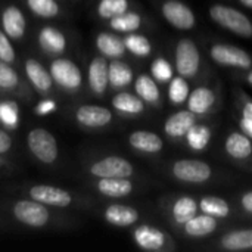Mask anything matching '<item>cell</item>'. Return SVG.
Here are the masks:
<instances>
[{"mask_svg":"<svg viewBox=\"0 0 252 252\" xmlns=\"http://www.w3.org/2000/svg\"><path fill=\"white\" fill-rule=\"evenodd\" d=\"M1 25H3V31L9 38L19 40L25 34L27 22L21 9L18 6L10 4L1 13Z\"/></svg>","mask_w":252,"mask_h":252,"instance_id":"obj_12","label":"cell"},{"mask_svg":"<svg viewBox=\"0 0 252 252\" xmlns=\"http://www.w3.org/2000/svg\"><path fill=\"white\" fill-rule=\"evenodd\" d=\"M226 152L236 159H245L252 154V143L248 136L242 133H232L226 139Z\"/></svg>","mask_w":252,"mask_h":252,"instance_id":"obj_23","label":"cell"},{"mask_svg":"<svg viewBox=\"0 0 252 252\" xmlns=\"http://www.w3.org/2000/svg\"><path fill=\"white\" fill-rule=\"evenodd\" d=\"M241 127L245 134L252 137V102H247L242 111V120H241Z\"/></svg>","mask_w":252,"mask_h":252,"instance_id":"obj_41","label":"cell"},{"mask_svg":"<svg viewBox=\"0 0 252 252\" xmlns=\"http://www.w3.org/2000/svg\"><path fill=\"white\" fill-rule=\"evenodd\" d=\"M90 173L99 179L126 177L133 174V165L121 157H106L90 167Z\"/></svg>","mask_w":252,"mask_h":252,"instance_id":"obj_8","label":"cell"},{"mask_svg":"<svg viewBox=\"0 0 252 252\" xmlns=\"http://www.w3.org/2000/svg\"><path fill=\"white\" fill-rule=\"evenodd\" d=\"M30 10L40 18H53L59 13L56 0H27Z\"/></svg>","mask_w":252,"mask_h":252,"instance_id":"obj_36","label":"cell"},{"mask_svg":"<svg viewBox=\"0 0 252 252\" xmlns=\"http://www.w3.org/2000/svg\"><path fill=\"white\" fill-rule=\"evenodd\" d=\"M211 18L221 25L226 30H230L232 32L241 35V37H252V24L251 21L239 10L223 6V4H214L210 7Z\"/></svg>","mask_w":252,"mask_h":252,"instance_id":"obj_1","label":"cell"},{"mask_svg":"<svg viewBox=\"0 0 252 252\" xmlns=\"http://www.w3.org/2000/svg\"><path fill=\"white\" fill-rule=\"evenodd\" d=\"M28 148L31 154L44 164H52L58 158V143L55 136L44 128H34L28 133Z\"/></svg>","mask_w":252,"mask_h":252,"instance_id":"obj_2","label":"cell"},{"mask_svg":"<svg viewBox=\"0 0 252 252\" xmlns=\"http://www.w3.org/2000/svg\"><path fill=\"white\" fill-rule=\"evenodd\" d=\"M241 3L247 7H251L252 9V0H241Z\"/></svg>","mask_w":252,"mask_h":252,"instance_id":"obj_45","label":"cell"},{"mask_svg":"<svg viewBox=\"0 0 252 252\" xmlns=\"http://www.w3.org/2000/svg\"><path fill=\"white\" fill-rule=\"evenodd\" d=\"M211 58L224 66H236L242 69L252 66L251 56L245 50L230 44H214L211 47Z\"/></svg>","mask_w":252,"mask_h":252,"instance_id":"obj_7","label":"cell"},{"mask_svg":"<svg viewBox=\"0 0 252 252\" xmlns=\"http://www.w3.org/2000/svg\"><path fill=\"white\" fill-rule=\"evenodd\" d=\"M25 72L28 80L31 81V84L40 90V92H47L52 89L53 80L50 72H47V69L35 59H28L25 63Z\"/></svg>","mask_w":252,"mask_h":252,"instance_id":"obj_19","label":"cell"},{"mask_svg":"<svg viewBox=\"0 0 252 252\" xmlns=\"http://www.w3.org/2000/svg\"><path fill=\"white\" fill-rule=\"evenodd\" d=\"M128 0H100L97 4V13L103 19H111L117 15L127 12Z\"/></svg>","mask_w":252,"mask_h":252,"instance_id":"obj_33","label":"cell"},{"mask_svg":"<svg viewBox=\"0 0 252 252\" xmlns=\"http://www.w3.org/2000/svg\"><path fill=\"white\" fill-rule=\"evenodd\" d=\"M195 123L196 118L192 111H179L165 121L164 130L171 137H183Z\"/></svg>","mask_w":252,"mask_h":252,"instance_id":"obj_17","label":"cell"},{"mask_svg":"<svg viewBox=\"0 0 252 252\" xmlns=\"http://www.w3.org/2000/svg\"><path fill=\"white\" fill-rule=\"evenodd\" d=\"M248 81H250V83H251V84H252V71H251V74L248 75Z\"/></svg>","mask_w":252,"mask_h":252,"instance_id":"obj_46","label":"cell"},{"mask_svg":"<svg viewBox=\"0 0 252 252\" xmlns=\"http://www.w3.org/2000/svg\"><path fill=\"white\" fill-rule=\"evenodd\" d=\"M133 238L136 244L146 251H159L165 244L164 233L152 226H140L134 230Z\"/></svg>","mask_w":252,"mask_h":252,"instance_id":"obj_13","label":"cell"},{"mask_svg":"<svg viewBox=\"0 0 252 252\" xmlns=\"http://www.w3.org/2000/svg\"><path fill=\"white\" fill-rule=\"evenodd\" d=\"M176 179L186 183H204L211 177V167L196 159H182L173 165Z\"/></svg>","mask_w":252,"mask_h":252,"instance_id":"obj_6","label":"cell"},{"mask_svg":"<svg viewBox=\"0 0 252 252\" xmlns=\"http://www.w3.org/2000/svg\"><path fill=\"white\" fill-rule=\"evenodd\" d=\"M186 139L189 146L193 151H202L211 139V130L207 126H201V124H193L189 131L186 133Z\"/></svg>","mask_w":252,"mask_h":252,"instance_id":"obj_31","label":"cell"},{"mask_svg":"<svg viewBox=\"0 0 252 252\" xmlns=\"http://www.w3.org/2000/svg\"><path fill=\"white\" fill-rule=\"evenodd\" d=\"M0 61L6 63H12L15 61V49L6 32L1 30H0Z\"/></svg>","mask_w":252,"mask_h":252,"instance_id":"obj_40","label":"cell"},{"mask_svg":"<svg viewBox=\"0 0 252 252\" xmlns=\"http://www.w3.org/2000/svg\"><path fill=\"white\" fill-rule=\"evenodd\" d=\"M96 47L102 55L109 58H120L126 53L124 40L111 32H100L96 37Z\"/></svg>","mask_w":252,"mask_h":252,"instance_id":"obj_22","label":"cell"},{"mask_svg":"<svg viewBox=\"0 0 252 252\" xmlns=\"http://www.w3.org/2000/svg\"><path fill=\"white\" fill-rule=\"evenodd\" d=\"M10 146H12V139H10V136H9L6 131L0 130V154L7 152V151L10 149Z\"/></svg>","mask_w":252,"mask_h":252,"instance_id":"obj_43","label":"cell"},{"mask_svg":"<svg viewBox=\"0 0 252 252\" xmlns=\"http://www.w3.org/2000/svg\"><path fill=\"white\" fill-rule=\"evenodd\" d=\"M124 46L136 56H148L152 50L151 41L140 34H130L124 38Z\"/></svg>","mask_w":252,"mask_h":252,"instance_id":"obj_35","label":"cell"},{"mask_svg":"<svg viewBox=\"0 0 252 252\" xmlns=\"http://www.w3.org/2000/svg\"><path fill=\"white\" fill-rule=\"evenodd\" d=\"M50 75L55 83L68 90H75L83 83V75L80 68L69 59H55L50 63Z\"/></svg>","mask_w":252,"mask_h":252,"instance_id":"obj_4","label":"cell"},{"mask_svg":"<svg viewBox=\"0 0 252 252\" xmlns=\"http://www.w3.org/2000/svg\"><path fill=\"white\" fill-rule=\"evenodd\" d=\"M196 211L198 204L190 196H182L173 205V217L179 224H185L186 221H189L192 217L196 216Z\"/></svg>","mask_w":252,"mask_h":252,"instance_id":"obj_28","label":"cell"},{"mask_svg":"<svg viewBox=\"0 0 252 252\" xmlns=\"http://www.w3.org/2000/svg\"><path fill=\"white\" fill-rule=\"evenodd\" d=\"M18 106L13 102H1L0 103V120L7 127L18 126Z\"/></svg>","mask_w":252,"mask_h":252,"instance_id":"obj_38","label":"cell"},{"mask_svg":"<svg viewBox=\"0 0 252 252\" xmlns=\"http://www.w3.org/2000/svg\"><path fill=\"white\" fill-rule=\"evenodd\" d=\"M112 106L124 114H140L145 109L143 100L131 93L123 92L118 93L117 96H114L112 99Z\"/></svg>","mask_w":252,"mask_h":252,"instance_id":"obj_27","label":"cell"},{"mask_svg":"<svg viewBox=\"0 0 252 252\" xmlns=\"http://www.w3.org/2000/svg\"><path fill=\"white\" fill-rule=\"evenodd\" d=\"M164 18L179 30H190L195 25V15L185 3L179 0H167L162 4Z\"/></svg>","mask_w":252,"mask_h":252,"instance_id":"obj_9","label":"cell"},{"mask_svg":"<svg viewBox=\"0 0 252 252\" xmlns=\"http://www.w3.org/2000/svg\"><path fill=\"white\" fill-rule=\"evenodd\" d=\"M19 83V77L16 71L9 66L6 62L0 61V87L3 89H13Z\"/></svg>","mask_w":252,"mask_h":252,"instance_id":"obj_39","label":"cell"},{"mask_svg":"<svg viewBox=\"0 0 252 252\" xmlns=\"http://www.w3.org/2000/svg\"><path fill=\"white\" fill-rule=\"evenodd\" d=\"M30 196L34 201H38L44 205H50V207H59V208H65L72 202V198L69 195V192L59 189V188H53V186H46V185H38L30 189Z\"/></svg>","mask_w":252,"mask_h":252,"instance_id":"obj_10","label":"cell"},{"mask_svg":"<svg viewBox=\"0 0 252 252\" xmlns=\"http://www.w3.org/2000/svg\"><path fill=\"white\" fill-rule=\"evenodd\" d=\"M128 143L134 149H137L140 152H145V154H157L164 146L162 139L157 133L146 131V130L133 131L130 134V137H128Z\"/></svg>","mask_w":252,"mask_h":252,"instance_id":"obj_15","label":"cell"},{"mask_svg":"<svg viewBox=\"0 0 252 252\" xmlns=\"http://www.w3.org/2000/svg\"><path fill=\"white\" fill-rule=\"evenodd\" d=\"M13 216L18 221L31 226V227H41L49 221V211L44 204L38 201H18L13 207Z\"/></svg>","mask_w":252,"mask_h":252,"instance_id":"obj_5","label":"cell"},{"mask_svg":"<svg viewBox=\"0 0 252 252\" xmlns=\"http://www.w3.org/2000/svg\"><path fill=\"white\" fill-rule=\"evenodd\" d=\"M105 220L109 224L120 226V227H127L134 224L139 220V213L133 207L128 205H121V204H114L109 205L105 210Z\"/></svg>","mask_w":252,"mask_h":252,"instance_id":"obj_16","label":"cell"},{"mask_svg":"<svg viewBox=\"0 0 252 252\" xmlns=\"http://www.w3.org/2000/svg\"><path fill=\"white\" fill-rule=\"evenodd\" d=\"M201 63V56L196 44L190 38H183L176 47V68L185 78L193 77Z\"/></svg>","mask_w":252,"mask_h":252,"instance_id":"obj_3","label":"cell"},{"mask_svg":"<svg viewBox=\"0 0 252 252\" xmlns=\"http://www.w3.org/2000/svg\"><path fill=\"white\" fill-rule=\"evenodd\" d=\"M97 190L109 198H123L131 193L133 185L126 177H114V179H100L97 183Z\"/></svg>","mask_w":252,"mask_h":252,"instance_id":"obj_20","label":"cell"},{"mask_svg":"<svg viewBox=\"0 0 252 252\" xmlns=\"http://www.w3.org/2000/svg\"><path fill=\"white\" fill-rule=\"evenodd\" d=\"M152 75L158 80V81H170L173 78V66L170 65V62L164 58H158L152 62L151 66Z\"/></svg>","mask_w":252,"mask_h":252,"instance_id":"obj_37","label":"cell"},{"mask_svg":"<svg viewBox=\"0 0 252 252\" xmlns=\"http://www.w3.org/2000/svg\"><path fill=\"white\" fill-rule=\"evenodd\" d=\"M199 207L204 211V214H208V216H213V217H219V219H226L230 214L229 204L224 199L217 198V196L202 198Z\"/></svg>","mask_w":252,"mask_h":252,"instance_id":"obj_32","label":"cell"},{"mask_svg":"<svg viewBox=\"0 0 252 252\" xmlns=\"http://www.w3.org/2000/svg\"><path fill=\"white\" fill-rule=\"evenodd\" d=\"M38 44L46 53L59 55L66 49V38L55 27H43L38 34Z\"/></svg>","mask_w":252,"mask_h":252,"instance_id":"obj_18","label":"cell"},{"mask_svg":"<svg viewBox=\"0 0 252 252\" xmlns=\"http://www.w3.org/2000/svg\"><path fill=\"white\" fill-rule=\"evenodd\" d=\"M168 97L174 105H180L189 97V84L185 80V77L180 75V77H174L170 80Z\"/></svg>","mask_w":252,"mask_h":252,"instance_id":"obj_34","label":"cell"},{"mask_svg":"<svg viewBox=\"0 0 252 252\" xmlns=\"http://www.w3.org/2000/svg\"><path fill=\"white\" fill-rule=\"evenodd\" d=\"M89 84L93 93L102 94L106 90V86L109 84L108 81V62L105 58L97 56L94 58L90 65H89Z\"/></svg>","mask_w":252,"mask_h":252,"instance_id":"obj_14","label":"cell"},{"mask_svg":"<svg viewBox=\"0 0 252 252\" xmlns=\"http://www.w3.org/2000/svg\"><path fill=\"white\" fill-rule=\"evenodd\" d=\"M217 229V220L213 216L204 214V216H195L189 221L185 223V230L189 236L193 238H202L207 235H211Z\"/></svg>","mask_w":252,"mask_h":252,"instance_id":"obj_21","label":"cell"},{"mask_svg":"<svg viewBox=\"0 0 252 252\" xmlns=\"http://www.w3.org/2000/svg\"><path fill=\"white\" fill-rule=\"evenodd\" d=\"M56 109V103L53 100H43L35 106V114L37 115H47L52 114Z\"/></svg>","mask_w":252,"mask_h":252,"instance_id":"obj_42","label":"cell"},{"mask_svg":"<svg viewBox=\"0 0 252 252\" xmlns=\"http://www.w3.org/2000/svg\"><path fill=\"white\" fill-rule=\"evenodd\" d=\"M108 81L114 89H123L133 81V71L127 63L114 61L108 65Z\"/></svg>","mask_w":252,"mask_h":252,"instance_id":"obj_24","label":"cell"},{"mask_svg":"<svg viewBox=\"0 0 252 252\" xmlns=\"http://www.w3.org/2000/svg\"><path fill=\"white\" fill-rule=\"evenodd\" d=\"M75 118L81 126L90 127V128H99L105 127L112 120V112L99 105H83L77 109Z\"/></svg>","mask_w":252,"mask_h":252,"instance_id":"obj_11","label":"cell"},{"mask_svg":"<svg viewBox=\"0 0 252 252\" xmlns=\"http://www.w3.org/2000/svg\"><path fill=\"white\" fill-rule=\"evenodd\" d=\"M221 247L229 251L252 250V229L236 230L224 235L221 238Z\"/></svg>","mask_w":252,"mask_h":252,"instance_id":"obj_26","label":"cell"},{"mask_svg":"<svg viewBox=\"0 0 252 252\" xmlns=\"http://www.w3.org/2000/svg\"><path fill=\"white\" fill-rule=\"evenodd\" d=\"M109 24H111V28L115 30V31L133 32V31H136L140 27L142 18L136 12H124L121 15H117V16L111 18Z\"/></svg>","mask_w":252,"mask_h":252,"instance_id":"obj_29","label":"cell"},{"mask_svg":"<svg viewBox=\"0 0 252 252\" xmlns=\"http://www.w3.org/2000/svg\"><path fill=\"white\" fill-rule=\"evenodd\" d=\"M241 204L244 207L245 211H248L250 214H252V192H247L242 199H241Z\"/></svg>","mask_w":252,"mask_h":252,"instance_id":"obj_44","label":"cell"},{"mask_svg":"<svg viewBox=\"0 0 252 252\" xmlns=\"http://www.w3.org/2000/svg\"><path fill=\"white\" fill-rule=\"evenodd\" d=\"M134 89H136V93L139 94V97L142 100L157 102L159 99V89H158L157 83L146 74H142L137 77Z\"/></svg>","mask_w":252,"mask_h":252,"instance_id":"obj_30","label":"cell"},{"mask_svg":"<svg viewBox=\"0 0 252 252\" xmlns=\"http://www.w3.org/2000/svg\"><path fill=\"white\" fill-rule=\"evenodd\" d=\"M216 102V94L208 87H198L189 96V111L193 114L207 112Z\"/></svg>","mask_w":252,"mask_h":252,"instance_id":"obj_25","label":"cell"}]
</instances>
